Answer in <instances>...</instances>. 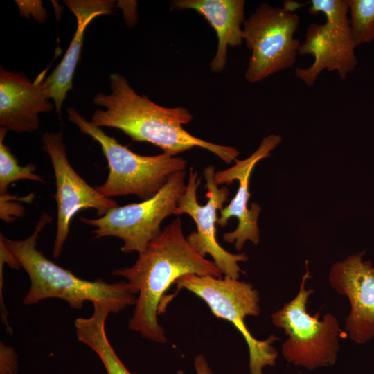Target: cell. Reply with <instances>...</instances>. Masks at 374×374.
<instances>
[{"label":"cell","mask_w":374,"mask_h":374,"mask_svg":"<svg viewBox=\"0 0 374 374\" xmlns=\"http://www.w3.org/2000/svg\"><path fill=\"white\" fill-rule=\"evenodd\" d=\"M41 141V148L49 157L55 178L57 224L53 256L57 258L68 238L71 220L78 211L93 208L101 217L118 205L114 199L101 195L77 173L68 159L62 132L46 131Z\"/></svg>","instance_id":"8fae6325"},{"label":"cell","mask_w":374,"mask_h":374,"mask_svg":"<svg viewBox=\"0 0 374 374\" xmlns=\"http://www.w3.org/2000/svg\"><path fill=\"white\" fill-rule=\"evenodd\" d=\"M30 196L23 197H15L9 193L0 195V217L5 222H11L16 217L24 215V208L21 204L23 199H26Z\"/></svg>","instance_id":"ffe728a7"},{"label":"cell","mask_w":374,"mask_h":374,"mask_svg":"<svg viewBox=\"0 0 374 374\" xmlns=\"http://www.w3.org/2000/svg\"><path fill=\"white\" fill-rule=\"evenodd\" d=\"M244 0H174L172 9L195 10L217 34V51L210 62L214 73L222 72L227 63L228 47L240 46L244 42L241 28L245 21Z\"/></svg>","instance_id":"2e32d148"},{"label":"cell","mask_w":374,"mask_h":374,"mask_svg":"<svg viewBox=\"0 0 374 374\" xmlns=\"http://www.w3.org/2000/svg\"><path fill=\"white\" fill-rule=\"evenodd\" d=\"M194 367L196 374H213L204 356L201 354L195 357Z\"/></svg>","instance_id":"7402d4cb"},{"label":"cell","mask_w":374,"mask_h":374,"mask_svg":"<svg viewBox=\"0 0 374 374\" xmlns=\"http://www.w3.org/2000/svg\"><path fill=\"white\" fill-rule=\"evenodd\" d=\"M51 221L52 217L43 213L33 232L24 240L8 239L1 233L0 240L30 278V286L23 299L24 304L59 299L66 301L72 308L80 310L85 301H91L107 307L111 313L135 305L136 298L126 281L109 283L102 279L84 280L46 258L37 248V240Z\"/></svg>","instance_id":"3957f363"},{"label":"cell","mask_w":374,"mask_h":374,"mask_svg":"<svg viewBox=\"0 0 374 374\" xmlns=\"http://www.w3.org/2000/svg\"><path fill=\"white\" fill-rule=\"evenodd\" d=\"M305 268L297 294L271 314V321L276 327L283 329L288 337L281 347L285 359L294 366L313 370L330 366L336 362L339 337L342 332L332 314H326L319 320V312L313 316L307 312L308 298L314 290H305L306 280L311 277L308 261Z\"/></svg>","instance_id":"8992f818"},{"label":"cell","mask_w":374,"mask_h":374,"mask_svg":"<svg viewBox=\"0 0 374 374\" xmlns=\"http://www.w3.org/2000/svg\"><path fill=\"white\" fill-rule=\"evenodd\" d=\"M215 172L212 165L206 166L204 170L207 202L202 206L197 197L200 179L197 171L191 167L185 191L179 197L173 214H187L195 221L196 231L186 237L192 249L202 257L210 255L224 276L238 279L240 273H244L238 263L247 261L249 258L245 253L235 254L227 251L217 240V211L223 208V205L228 200L229 190L226 186L218 187L215 179Z\"/></svg>","instance_id":"30bf717a"},{"label":"cell","mask_w":374,"mask_h":374,"mask_svg":"<svg viewBox=\"0 0 374 374\" xmlns=\"http://www.w3.org/2000/svg\"><path fill=\"white\" fill-rule=\"evenodd\" d=\"M187 274L215 278L223 275L213 260L192 249L184 235L181 219L177 217L139 254L131 267L112 272L125 278L132 294H138L128 328L145 339L165 344V330L157 318L161 301L171 285Z\"/></svg>","instance_id":"6da1fadb"},{"label":"cell","mask_w":374,"mask_h":374,"mask_svg":"<svg viewBox=\"0 0 374 374\" xmlns=\"http://www.w3.org/2000/svg\"><path fill=\"white\" fill-rule=\"evenodd\" d=\"M186 172L172 175L152 197L109 209L97 218L82 217L80 221L93 226L94 238L116 237L122 240V252H144L148 244L161 232V224L174 213L184 194Z\"/></svg>","instance_id":"52a82bcc"},{"label":"cell","mask_w":374,"mask_h":374,"mask_svg":"<svg viewBox=\"0 0 374 374\" xmlns=\"http://www.w3.org/2000/svg\"><path fill=\"white\" fill-rule=\"evenodd\" d=\"M93 305V312L89 317H79L74 321L78 340L98 356L107 374H134L121 362L107 337L105 323L111 312L102 305Z\"/></svg>","instance_id":"e0dca14e"},{"label":"cell","mask_w":374,"mask_h":374,"mask_svg":"<svg viewBox=\"0 0 374 374\" xmlns=\"http://www.w3.org/2000/svg\"><path fill=\"white\" fill-rule=\"evenodd\" d=\"M299 17L284 7L261 3L243 24V38L251 51L245 78L258 82L292 67L299 53L300 42L294 38Z\"/></svg>","instance_id":"ba28073f"},{"label":"cell","mask_w":374,"mask_h":374,"mask_svg":"<svg viewBox=\"0 0 374 374\" xmlns=\"http://www.w3.org/2000/svg\"><path fill=\"white\" fill-rule=\"evenodd\" d=\"M64 3L76 17V31L63 58L44 80L48 98L53 100L60 118L66 94L73 88V78L80 59L84 31L96 17L112 13L114 7L113 1L69 0Z\"/></svg>","instance_id":"9a60e30c"},{"label":"cell","mask_w":374,"mask_h":374,"mask_svg":"<svg viewBox=\"0 0 374 374\" xmlns=\"http://www.w3.org/2000/svg\"><path fill=\"white\" fill-rule=\"evenodd\" d=\"M69 120L83 134L98 142L107 161L109 173L96 190L112 198L134 195L146 200L155 195L170 177L185 170L188 161L164 152L153 156L138 154L105 133L73 107L66 109Z\"/></svg>","instance_id":"277c9868"},{"label":"cell","mask_w":374,"mask_h":374,"mask_svg":"<svg viewBox=\"0 0 374 374\" xmlns=\"http://www.w3.org/2000/svg\"><path fill=\"white\" fill-rule=\"evenodd\" d=\"M355 48L374 40V0H346Z\"/></svg>","instance_id":"d6986e66"},{"label":"cell","mask_w":374,"mask_h":374,"mask_svg":"<svg viewBox=\"0 0 374 374\" xmlns=\"http://www.w3.org/2000/svg\"><path fill=\"white\" fill-rule=\"evenodd\" d=\"M282 141L277 134L265 136L258 148L247 158L236 159L235 163L225 170L216 171L215 179L217 185H230L238 180L239 186L235 195L230 203L220 211V217L217 224L221 227L227 225L229 218L235 217L238 220L236 229L223 235V240L228 243H234L235 248L240 251L247 240L254 244L260 242V230L258 220L261 211L260 206L256 202L248 207L250 198L249 181L251 172L256 165L262 159L271 155V152Z\"/></svg>","instance_id":"7c38bea8"},{"label":"cell","mask_w":374,"mask_h":374,"mask_svg":"<svg viewBox=\"0 0 374 374\" xmlns=\"http://www.w3.org/2000/svg\"><path fill=\"white\" fill-rule=\"evenodd\" d=\"M365 252L335 263L329 274L332 287L350 302L345 330L349 338L359 344L374 338V265L364 260Z\"/></svg>","instance_id":"4fadbf2b"},{"label":"cell","mask_w":374,"mask_h":374,"mask_svg":"<svg viewBox=\"0 0 374 374\" xmlns=\"http://www.w3.org/2000/svg\"><path fill=\"white\" fill-rule=\"evenodd\" d=\"M17 357L13 348L0 344V374H16L17 373Z\"/></svg>","instance_id":"44dd1931"},{"label":"cell","mask_w":374,"mask_h":374,"mask_svg":"<svg viewBox=\"0 0 374 374\" xmlns=\"http://www.w3.org/2000/svg\"><path fill=\"white\" fill-rule=\"evenodd\" d=\"M308 12L322 13L323 24H310L305 40L299 47V55H311L314 60L308 68H297L296 77L307 86H312L320 73L336 71L344 80L357 64L353 41L346 0H312Z\"/></svg>","instance_id":"9c48e42d"},{"label":"cell","mask_w":374,"mask_h":374,"mask_svg":"<svg viewBox=\"0 0 374 374\" xmlns=\"http://www.w3.org/2000/svg\"><path fill=\"white\" fill-rule=\"evenodd\" d=\"M176 283L178 290L186 289L203 300L217 318L231 322L243 336L249 349L250 374H263L265 366L276 364L278 352L271 345L278 337L271 335L258 340L247 329L245 317L258 316L260 296L253 286L228 276L187 274Z\"/></svg>","instance_id":"5b68a950"},{"label":"cell","mask_w":374,"mask_h":374,"mask_svg":"<svg viewBox=\"0 0 374 374\" xmlns=\"http://www.w3.org/2000/svg\"><path fill=\"white\" fill-rule=\"evenodd\" d=\"M8 131L5 127H0V195L8 194L9 186L21 179L45 182L40 175L35 173L36 166L34 163L24 166L19 164L10 148L4 143Z\"/></svg>","instance_id":"ac0fdd59"},{"label":"cell","mask_w":374,"mask_h":374,"mask_svg":"<svg viewBox=\"0 0 374 374\" xmlns=\"http://www.w3.org/2000/svg\"><path fill=\"white\" fill-rule=\"evenodd\" d=\"M44 80V73L32 82L22 73L1 66L0 127L17 133L38 130L39 114L54 109Z\"/></svg>","instance_id":"5bb4252c"},{"label":"cell","mask_w":374,"mask_h":374,"mask_svg":"<svg viewBox=\"0 0 374 374\" xmlns=\"http://www.w3.org/2000/svg\"><path fill=\"white\" fill-rule=\"evenodd\" d=\"M110 93H97L93 103L99 107L91 122L97 127L121 130L132 141L147 142L171 156L199 147L210 151L230 164L239 152L231 146L213 143L188 132L182 125L193 114L183 107H164L138 94L126 78L118 73L109 75Z\"/></svg>","instance_id":"7a4b0ae2"}]
</instances>
